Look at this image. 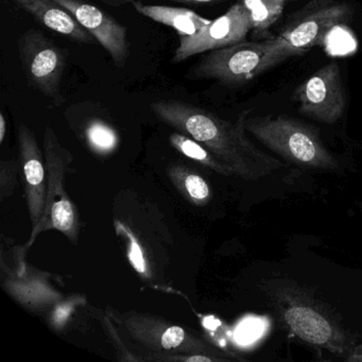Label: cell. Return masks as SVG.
Here are the masks:
<instances>
[{"label":"cell","instance_id":"cell-1","mask_svg":"<svg viewBox=\"0 0 362 362\" xmlns=\"http://www.w3.org/2000/svg\"><path fill=\"white\" fill-rule=\"evenodd\" d=\"M151 109L160 119L184 129L196 141L214 148L243 179L255 181L284 167L283 163L254 147L245 137L247 112L241 114L236 126H232L209 112L181 101H156Z\"/></svg>","mask_w":362,"mask_h":362},{"label":"cell","instance_id":"cell-2","mask_svg":"<svg viewBox=\"0 0 362 362\" xmlns=\"http://www.w3.org/2000/svg\"><path fill=\"white\" fill-rule=\"evenodd\" d=\"M245 130L281 158L303 168L336 170L339 163L313 127L288 116L245 120Z\"/></svg>","mask_w":362,"mask_h":362},{"label":"cell","instance_id":"cell-3","mask_svg":"<svg viewBox=\"0 0 362 362\" xmlns=\"http://www.w3.org/2000/svg\"><path fill=\"white\" fill-rule=\"evenodd\" d=\"M275 300L286 327L306 343L341 355L354 349L353 339L322 303L296 285L277 287Z\"/></svg>","mask_w":362,"mask_h":362},{"label":"cell","instance_id":"cell-4","mask_svg":"<svg viewBox=\"0 0 362 362\" xmlns=\"http://www.w3.org/2000/svg\"><path fill=\"white\" fill-rule=\"evenodd\" d=\"M290 57L279 37L258 43L241 42L209 52L190 69L188 77L215 80L228 86L245 83Z\"/></svg>","mask_w":362,"mask_h":362},{"label":"cell","instance_id":"cell-5","mask_svg":"<svg viewBox=\"0 0 362 362\" xmlns=\"http://www.w3.org/2000/svg\"><path fill=\"white\" fill-rule=\"evenodd\" d=\"M18 47L27 79L48 98L62 99L61 83L66 67L62 49L37 29L24 33Z\"/></svg>","mask_w":362,"mask_h":362},{"label":"cell","instance_id":"cell-6","mask_svg":"<svg viewBox=\"0 0 362 362\" xmlns=\"http://www.w3.org/2000/svg\"><path fill=\"white\" fill-rule=\"evenodd\" d=\"M293 98L307 117L328 124L338 122L346 107L338 63H329L315 71L296 88Z\"/></svg>","mask_w":362,"mask_h":362},{"label":"cell","instance_id":"cell-7","mask_svg":"<svg viewBox=\"0 0 362 362\" xmlns=\"http://www.w3.org/2000/svg\"><path fill=\"white\" fill-rule=\"evenodd\" d=\"M253 29L251 16L241 3L235 4L226 13L211 21L192 35H179V46L173 63H181L196 54L230 47L245 41Z\"/></svg>","mask_w":362,"mask_h":362},{"label":"cell","instance_id":"cell-8","mask_svg":"<svg viewBox=\"0 0 362 362\" xmlns=\"http://www.w3.org/2000/svg\"><path fill=\"white\" fill-rule=\"evenodd\" d=\"M107 50L118 69L129 58L128 29L96 6L83 0H54Z\"/></svg>","mask_w":362,"mask_h":362},{"label":"cell","instance_id":"cell-9","mask_svg":"<svg viewBox=\"0 0 362 362\" xmlns=\"http://www.w3.org/2000/svg\"><path fill=\"white\" fill-rule=\"evenodd\" d=\"M349 16L351 9L344 4L325 6L294 21L279 37L291 57L302 54L321 43L334 27L344 23Z\"/></svg>","mask_w":362,"mask_h":362},{"label":"cell","instance_id":"cell-10","mask_svg":"<svg viewBox=\"0 0 362 362\" xmlns=\"http://www.w3.org/2000/svg\"><path fill=\"white\" fill-rule=\"evenodd\" d=\"M25 11L35 16L42 25L69 37L78 43L86 44L94 37L81 26L73 16L54 0H13Z\"/></svg>","mask_w":362,"mask_h":362},{"label":"cell","instance_id":"cell-11","mask_svg":"<svg viewBox=\"0 0 362 362\" xmlns=\"http://www.w3.org/2000/svg\"><path fill=\"white\" fill-rule=\"evenodd\" d=\"M137 12L146 18L175 29L179 35H192L206 26L211 21L192 10L166 6L144 5L139 0L133 1Z\"/></svg>","mask_w":362,"mask_h":362},{"label":"cell","instance_id":"cell-12","mask_svg":"<svg viewBox=\"0 0 362 362\" xmlns=\"http://www.w3.org/2000/svg\"><path fill=\"white\" fill-rule=\"evenodd\" d=\"M251 16L256 33L269 30L281 18L285 0H240Z\"/></svg>","mask_w":362,"mask_h":362},{"label":"cell","instance_id":"cell-13","mask_svg":"<svg viewBox=\"0 0 362 362\" xmlns=\"http://www.w3.org/2000/svg\"><path fill=\"white\" fill-rule=\"evenodd\" d=\"M88 136L90 143L100 149H111L116 144L115 133L103 122H93L88 127Z\"/></svg>","mask_w":362,"mask_h":362},{"label":"cell","instance_id":"cell-14","mask_svg":"<svg viewBox=\"0 0 362 362\" xmlns=\"http://www.w3.org/2000/svg\"><path fill=\"white\" fill-rule=\"evenodd\" d=\"M52 223L60 230H67L73 226L74 211L69 201H60L52 206Z\"/></svg>","mask_w":362,"mask_h":362},{"label":"cell","instance_id":"cell-15","mask_svg":"<svg viewBox=\"0 0 362 362\" xmlns=\"http://www.w3.org/2000/svg\"><path fill=\"white\" fill-rule=\"evenodd\" d=\"M173 139L177 146H180L183 153L189 158L199 160H204L207 158L206 151L194 141L182 136H175Z\"/></svg>","mask_w":362,"mask_h":362},{"label":"cell","instance_id":"cell-16","mask_svg":"<svg viewBox=\"0 0 362 362\" xmlns=\"http://www.w3.org/2000/svg\"><path fill=\"white\" fill-rule=\"evenodd\" d=\"M186 188L190 196L197 200H203L209 196V190L206 182L198 175H192L186 179Z\"/></svg>","mask_w":362,"mask_h":362},{"label":"cell","instance_id":"cell-17","mask_svg":"<svg viewBox=\"0 0 362 362\" xmlns=\"http://www.w3.org/2000/svg\"><path fill=\"white\" fill-rule=\"evenodd\" d=\"M25 175L31 185H39L44 179L43 165L40 160L33 158L25 165Z\"/></svg>","mask_w":362,"mask_h":362},{"label":"cell","instance_id":"cell-18","mask_svg":"<svg viewBox=\"0 0 362 362\" xmlns=\"http://www.w3.org/2000/svg\"><path fill=\"white\" fill-rule=\"evenodd\" d=\"M184 330L179 326H173L165 332L162 337V345L165 349L179 346L184 340Z\"/></svg>","mask_w":362,"mask_h":362},{"label":"cell","instance_id":"cell-19","mask_svg":"<svg viewBox=\"0 0 362 362\" xmlns=\"http://www.w3.org/2000/svg\"><path fill=\"white\" fill-rule=\"evenodd\" d=\"M130 259L134 268L139 272L144 273L146 270L145 260L143 257V252L139 247V243H136L135 239L131 237V249H130Z\"/></svg>","mask_w":362,"mask_h":362},{"label":"cell","instance_id":"cell-20","mask_svg":"<svg viewBox=\"0 0 362 362\" xmlns=\"http://www.w3.org/2000/svg\"><path fill=\"white\" fill-rule=\"evenodd\" d=\"M260 324L256 321L245 322V325L239 329V337L241 340L249 341L250 338H254L259 332Z\"/></svg>","mask_w":362,"mask_h":362},{"label":"cell","instance_id":"cell-21","mask_svg":"<svg viewBox=\"0 0 362 362\" xmlns=\"http://www.w3.org/2000/svg\"><path fill=\"white\" fill-rule=\"evenodd\" d=\"M345 360L349 362H362V344L354 346Z\"/></svg>","mask_w":362,"mask_h":362},{"label":"cell","instance_id":"cell-22","mask_svg":"<svg viewBox=\"0 0 362 362\" xmlns=\"http://www.w3.org/2000/svg\"><path fill=\"white\" fill-rule=\"evenodd\" d=\"M175 3L194 4V5H203V4L222 3L224 0H173Z\"/></svg>","mask_w":362,"mask_h":362},{"label":"cell","instance_id":"cell-23","mask_svg":"<svg viewBox=\"0 0 362 362\" xmlns=\"http://www.w3.org/2000/svg\"><path fill=\"white\" fill-rule=\"evenodd\" d=\"M105 5L112 6V7H122V6L132 4L134 0H101Z\"/></svg>","mask_w":362,"mask_h":362},{"label":"cell","instance_id":"cell-24","mask_svg":"<svg viewBox=\"0 0 362 362\" xmlns=\"http://www.w3.org/2000/svg\"><path fill=\"white\" fill-rule=\"evenodd\" d=\"M6 134V119L4 114L0 115V141H3Z\"/></svg>","mask_w":362,"mask_h":362},{"label":"cell","instance_id":"cell-25","mask_svg":"<svg viewBox=\"0 0 362 362\" xmlns=\"http://www.w3.org/2000/svg\"><path fill=\"white\" fill-rule=\"evenodd\" d=\"M187 361H189V362H199V361L211 362V360L209 359V358L204 357V356H192V357L188 358Z\"/></svg>","mask_w":362,"mask_h":362},{"label":"cell","instance_id":"cell-26","mask_svg":"<svg viewBox=\"0 0 362 362\" xmlns=\"http://www.w3.org/2000/svg\"><path fill=\"white\" fill-rule=\"evenodd\" d=\"M285 1H290V0H285Z\"/></svg>","mask_w":362,"mask_h":362}]
</instances>
